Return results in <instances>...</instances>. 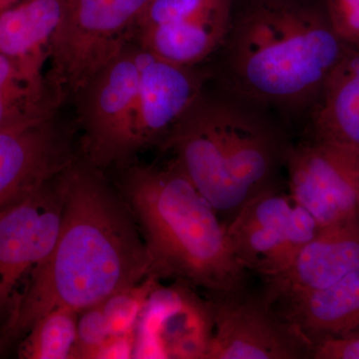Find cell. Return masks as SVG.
Returning a JSON list of instances; mask_svg holds the SVG:
<instances>
[{"label": "cell", "instance_id": "obj_11", "mask_svg": "<svg viewBox=\"0 0 359 359\" xmlns=\"http://www.w3.org/2000/svg\"><path fill=\"white\" fill-rule=\"evenodd\" d=\"M285 167L290 196L321 229L358 217L359 169L332 149L313 140L290 145Z\"/></svg>", "mask_w": 359, "mask_h": 359}, {"label": "cell", "instance_id": "obj_14", "mask_svg": "<svg viewBox=\"0 0 359 359\" xmlns=\"http://www.w3.org/2000/svg\"><path fill=\"white\" fill-rule=\"evenodd\" d=\"M309 115L311 139L359 169V45H346Z\"/></svg>", "mask_w": 359, "mask_h": 359}, {"label": "cell", "instance_id": "obj_18", "mask_svg": "<svg viewBox=\"0 0 359 359\" xmlns=\"http://www.w3.org/2000/svg\"><path fill=\"white\" fill-rule=\"evenodd\" d=\"M65 102L46 74L0 53V130L54 114Z\"/></svg>", "mask_w": 359, "mask_h": 359}, {"label": "cell", "instance_id": "obj_24", "mask_svg": "<svg viewBox=\"0 0 359 359\" xmlns=\"http://www.w3.org/2000/svg\"><path fill=\"white\" fill-rule=\"evenodd\" d=\"M311 358L359 359V332L321 340L314 346Z\"/></svg>", "mask_w": 359, "mask_h": 359}, {"label": "cell", "instance_id": "obj_15", "mask_svg": "<svg viewBox=\"0 0 359 359\" xmlns=\"http://www.w3.org/2000/svg\"><path fill=\"white\" fill-rule=\"evenodd\" d=\"M292 203L271 189L247 201L226 226L231 252L247 271L275 275Z\"/></svg>", "mask_w": 359, "mask_h": 359}, {"label": "cell", "instance_id": "obj_13", "mask_svg": "<svg viewBox=\"0 0 359 359\" xmlns=\"http://www.w3.org/2000/svg\"><path fill=\"white\" fill-rule=\"evenodd\" d=\"M200 66L175 65L146 51L135 115L138 151L150 146L159 148L199 95L211 77L210 68Z\"/></svg>", "mask_w": 359, "mask_h": 359}, {"label": "cell", "instance_id": "obj_2", "mask_svg": "<svg viewBox=\"0 0 359 359\" xmlns=\"http://www.w3.org/2000/svg\"><path fill=\"white\" fill-rule=\"evenodd\" d=\"M346 47L327 13L302 0H249L233 9L209 68L215 82L287 122L309 114Z\"/></svg>", "mask_w": 359, "mask_h": 359}, {"label": "cell", "instance_id": "obj_5", "mask_svg": "<svg viewBox=\"0 0 359 359\" xmlns=\"http://www.w3.org/2000/svg\"><path fill=\"white\" fill-rule=\"evenodd\" d=\"M145 57L146 51L128 40L71 99L80 133L79 156L92 166L122 169L139 152L135 115Z\"/></svg>", "mask_w": 359, "mask_h": 359}, {"label": "cell", "instance_id": "obj_20", "mask_svg": "<svg viewBox=\"0 0 359 359\" xmlns=\"http://www.w3.org/2000/svg\"><path fill=\"white\" fill-rule=\"evenodd\" d=\"M78 313L69 308L54 309L45 313L23 337L18 358H78Z\"/></svg>", "mask_w": 359, "mask_h": 359}, {"label": "cell", "instance_id": "obj_8", "mask_svg": "<svg viewBox=\"0 0 359 359\" xmlns=\"http://www.w3.org/2000/svg\"><path fill=\"white\" fill-rule=\"evenodd\" d=\"M209 294L214 327L205 359L311 358V340L263 292Z\"/></svg>", "mask_w": 359, "mask_h": 359}, {"label": "cell", "instance_id": "obj_7", "mask_svg": "<svg viewBox=\"0 0 359 359\" xmlns=\"http://www.w3.org/2000/svg\"><path fill=\"white\" fill-rule=\"evenodd\" d=\"M59 175L0 209V332L18 313L57 241L63 212Z\"/></svg>", "mask_w": 359, "mask_h": 359}, {"label": "cell", "instance_id": "obj_10", "mask_svg": "<svg viewBox=\"0 0 359 359\" xmlns=\"http://www.w3.org/2000/svg\"><path fill=\"white\" fill-rule=\"evenodd\" d=\"M209 302L177 282L156 287L134 334L133 358L205 359L212 337Z\"/></svg>", "mask_w": 359, "mask_h": 359}, {"label": "cell", "instance_id": "obj_6", "mask_svg": "<svg viewBox=\"0 0 359 359\" xmlns=\"http://www.w3.org/2000/svg\"><path fill=\"white\" fill-rule=\"evenodd\" d=\"M150 0H63L50 45V83L71 100L122 45Z\"/></svg>", "mask_w": 359, "mask_h": 359}, {"label": "cell", "instance_id": "obj_26", "mask_svg": "<svg viewBox=\"0 0 359 359\" xmlns=\"http://www.w3.org/2000/svg\"><path fill=\"white\" fill-rule=\"evenodd\" d=\"M2 1L9 2V1H13V0H2Z\"/></svg>", "mask_w": 359, "mask_h": 359}, {"label": "cell", "instance_id": "obj_19", "mask_svg": "<svg viewBox=\"0 0 359 359\" xmlns=\"http://www.w3.org/2000/svg\"><path fill=\"white\" fill-rule=\"evenodd\" d=\"M235 2L236 0H150L135 23L132 34L152 26L177 25L208 28L226 35Z\"/></svg>", "mask_w": 359, "mask_h": 359}, {"label": "cell", "instance_id": "obj_22", "mask_svg": "<svg viewBox=\"0 0 359 359\" xmlns=\"http://www.w3.org/2000/svg\"><path fill=\"white\" fill-rule=\"evenodd\" d=\"M111 339L109 325L101 304L78 313V358H97L104 344Z\"/></svg>", "mask_w": 359, "mask_h": 359}, {"label": "cell", "instance_id": "obj_17", "mask_svg": "<svg viewBox=\"0 0 359 359\" xmlns=\"http://www.w3.org/2000/svg\"><path fill=\"white\" fill-rule=\"evenodd\" d=\"M63 15V0H28L0 13V53L44 74Z\"/></svg>", "mask_w": 359, "mask_h": 359}, {"label": "cell", "instance_id": "obj_4", "mask_svg": "<svg viewBox=\"0 0 359 359\" xmlns=\"http://www.w3.org/2000/svg\"><path fill=\"white\" fill-rule=\"evenodd\" d=\"M122 170V192L143 233L152 276L208 292L247 287L248 271L233 257L218 212L176 161Z\"/></svg>", "mask_w": 359, "mask_h": 359}, {"label": "cell", "instance_id": "obj_1", "mask_svg": "<svg viewBox=\"0 0 359 359\" xmlns=\"http://www.w3.org/2000/svg\"><path fill=\"white\" fill-rule=\"evenodd\" d=\"M101 171L79 156L59 175L63 212L57 241L1 332L0 346L25 337L52 309L80 313L152 276L133 215Z\"/></svg>", "mask_w": 359, "mask_h": 359}, {"label": "cell", "instance_id": "obj_16", "mask_svg": "<svg viewBox=\"0 0 359 359\" xmlns=\"http://www.w3.org/2000/svg\"><path fill=\"white\" fill-rule=\"evenodd\" d=\"M311 344L359 328V269L330 287L297 297L280 309Z\"/></svg>", "mask_w": 359, "mask_h": 359}, {"label": "cell", "instance_id": "obj_12", "mask_svg": "<svg viewBox=\"0 0 359 359\" xmlns=\"http://www.w3.org/2000/svg\"><path fill=\"white\" fill-rule=\"evenodd\" d=\"M359 269L358 219L321 229L282 273L264 278L263 294L276 309L325 289Z\"/></svg>", "mask_w": 359, "mask_h": 359}, {"label": "cell", "instance_id": "obj_21", "mask_svg": "<svg viewBox=\"0 0 359 359\" xmlns=\"http://www.w3.org/2000/svg\"><path fill=\"white\" fill-rule=\"evenodd\" d=\"M320 231V226L313 215L302 205L292 203L282 250L278 256V269L275 275L289 268L301 250L309 244Z\"/></svg>", "mask_w": 359, "mask_h": 359}, {"label": "cell", "instance_id": "obj_3", "mask_svg": "<svg viewBox=\"0 0 359 359\" xmlns=\"http://www.w3.org/2000/svg\"><path fill=\"white\" fill-rule=\"evenodd\" d=\"M211 80L159 149L173 154L218 214L235 216L247 201L276 189L292 144L280 116Z\"/></svg>", "mask_w": 359, "mask_h": 359}, {"label": "cell", "instance_id": "obj_23", "mask_svg": "<svg viewBox=\"0 0 359 359\" xmlns=\"http://www.w3.org/2000/svg\"><path fill=\"white\" fill-rule=\"evenodd\" d=\"M327 15L346 45H359V0H327Z\"/></svg>", "mask_w": 359, "mask_h": 359}, {"label": "cell", "instance_id": "obj_25", "mask_svg": "<svg viewBox=\"0 0 359 359\" xmlns=\"http://www.w3.org/2000/svg\"><path fill=\"white\" fill-rule=\"evenodd\" d=\"M356 219H358V221L359 223V204H358V217H356Z\"/></svg>", "mask_w": 359, "mask_h": 359}, {"label": "cell", "instance_id": "obj_9", "mask_svg": "<svg viewBox=\"0 0 359 359\" xmlns=\"http://www.w3.org/2000/svg\"><path fill=\"white\" fill-rule=\"evenodd\" d=\"M77 127L61 109L0 130V209L55 178L79 157Z\"/></svg>", "mask_w": 359, "mask_h": 359}]
</instances>
